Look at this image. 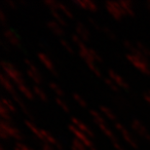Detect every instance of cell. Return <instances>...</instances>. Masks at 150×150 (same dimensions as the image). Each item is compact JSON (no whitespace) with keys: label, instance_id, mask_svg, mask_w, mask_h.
Instances as JSON below:
<instances>
[{"label":"cell","instance_id":"obj_1","mask_svg":"<svg viewBox=\"0 0 150 150\" xmlns=\"http://www.w3.org/2000/svg\"><path fill=\"white\" fill-rule=\"evenodd\" d=\"M1 67L3 69V72L7 76L9 79L16 84V85H20V84H23V78L22 73L18 70V68L12 64L11 62L3 61L1 62Z\"/></svg>","mask_w":150,"mask_h":150},{"label":"cell","instance_id":"obj_2","mask_svg":"<svg viewBox=\"0 0 150 150\" xmlns=\"http://www.w3.org/2000/svg\"><path fill=\"white\" fill-rule=\"evenodd\" d=\"M126 58H127L128 61L130 62L137 70H139L140 72H142L143 74L150 75V67L148 64L147 59H139L136 56L132 55V54H127Z\"/></svg>","mask_w":150,"mask_h":150},{"label":"cell","instance_id":"obj_3","mask_svg":"<svg viewBox=\"0 0 150 150\" xmlns=\"http://www.w3.org/2000/svg\"><path fill=\"white\" fill-rule=\"evenodd\" d=\"M68 130H69L71 133L74 134L75 139H77L78 140H80V142H82L83 144L85 145L89 150H97L95 144L93 143L91 139H90V137L87 136L86 134L82 133V132H81L80 130H78V129L75 127V126H73L72 124L69 125V126H68Z\"/></svg>","mask_w":150,"mask_h":150},{"label":"cell","instance_id":"obj_4","mask_svg":"<svg viewBox=\"0 0 150 150\" xmlns=\"http://www.w3.org/2000/svg\"><path fill=\"white\" fill-rule=\"evenodd\" d=\"M0 130L4 131L8 134L9 137H12V139L18 140V142H20L21 140L23 139V136L22 133L17 128L13 127L9 122L1 120V122H0Z\"/></svg>","mask_w":150,"mask_h":150},{"label":"cell","instance_id":"obj_5","mask_svg":"<svg viewBox=\"0 0 150 150\" xmlns=\"http://www.w3.org/2000/svg\"><path fill=\"white\" fill-rule=\"evenodd\" d=\"M105 9L107 12L111 15L113 19L116 21H120L123 19V17L125 16L124 12L122 10V7L120 5L119 1H107L105 2Z\"/></svg>","mask_w":150,"mask_h":150},{"label":"cell","instance_id":"obj_6","mask_svg":"<svg viewBox=\"0 0 150 150\" xmlns=\"http://www.w3.org/2000/svg\"><path fill=\"white\" fill-rule=\"evenodd\" d=\"M114 127H115L117 130L121 133L123 139H124V140L128 143L129 145L132 146V147L134 148V149L139 148V144H137V142H136V139L133 137V136L131 134L130 132L124 127V125H122L121 123H119V122H115L114 123Z\"/></svg>","mask_w":150,"mask_h":150},{"label":"cell","instance_id":"obj_7","mask_svg":"<svg viewBox=\"0 0 150 150\" xmlns=\"http://www.w3.org/2000/svg\"><path fill=\"white\" fill-rule=\"evenodd\" d=\"M3 36L6 39V41L10 45H12L13 47H16V48L21 47L20 37L18 36V34L12 28H5L4 32H3Z\"/></svg>","mask_w":150,"mask_h":150},{"label":"cell","instance_id":"obj_8","mask_svg":"<svg viewBox=\"0 0 150 150\" xmlns=\"http://www.w3.org/2000/svg\"><path fill=\"white\" fill-rule=\"evenodd\" d=\"M37 57H38V59H39V61H40L42 64H43L44 67H46L51 73L54 74V75H56V76H58V72H57V70H56L55 65H54L52 59H51L49 57H48V55H46V54L43 53V52H39L37 54Z\"/></svg>","mask_w":150,"mask_h":150},{"label":"cell","instance_id":"obj_9","mask_svg":"<svg viewBox=\"0 0 150 150\" xmlns=\"http://www.w3.org/2000/svg\"><path fill=\"white\" fill-rule=\"evenodd\" d=\"M72 3L83 10H88L91 12L98 11V4L91 0H72Z\"/></svg>","mask_w":150,"mask_h":150},{"label":"cell","instance_id":"obj_10","mask_svg":"<svg viewBox=\"0 0 150 150\" xmlns=\"http://www.w3.org/2000/svg\"><path fill=\"white\" fill-rule=\"evenodd\" d=\"M107 73H108V77L117 84V86H118L119 88H123L126 90L130 89V86H129V84L125 81L124 78H123L121 75H119L117 72H115L113 69H108Z\"/></svg>","mask_w":150,"mask_h":150},{"label":"cell","instance_id":"obj_11","mask_svg":"<svg viewBox=\"0 0 150 150\" xmlns=\"http://www.w3.org/2000/svg\"><path fill=\"white\" fill-rule=\"evenodd\" d=\"M131 126L132 128H133V130L137 133L139 134V136H142V137H144L146 139L149 136V132L147 131V129L145 128V126L142 124V122L139 121V120L137 119H134L133 121L131 122Z\"/></svg>","mask_w":150,"mask_h":150},{"label":"cell","instance_id":"obj_12","mask_svg":"<svg viewBox=\"0 0 150 150\" xmlns=\"http://www.w3.org/2000/svg\"><path fill=\"white\" fill-rule=\"evenodd\" d=\"M71 124H72L73 126H75V127H76L78 130H80L82 133L86 134L88 137H95V134L93 133L91 129H90L88 126L85 124V123H83L81 120L76 118V117H72V118H71Z\"/></svg>","mask_w":150,"mask_h":150},{"label":"cell","instance_id":"obj_13","mask_svg":"<svg viewBox=\"0 0 150 150\" xmlns=\"http://www.w3.org/2000/svg\"><path fill=\"white\" fill-rule=\"evenodd\" d=\"M11 97L12 98H13V100H14V103H16V104H18V106L20 107L21 109H22V111L25 114V115H28V119L30 120V121H33L34 120V117L31 115V113L29 112V110L28 108V106H26V104L23 103V100L21 98V97L19 95L17 94V93H15V94L13 95H11Z\"/></svg>","mask_w":150,"mask_h":150},{"label":"cell","instance_id":"obj_14","mask_svg":"<svg viewBox=\"0 0 150 150\" xmlns=\"http://www.w3.org/2000/svg\"><path fill=\"white\" fill-rule=\"evenodd\" d=\"M75 32L83 41H89L90 39V32L87 29V28L83 25L82 23H77L75 25Z\"/></svg>","mask_w":150,"mask_h":150},{"label":"cell","instance_id":"obj_15","mask_svg":"<svg viewBox=\"0 0 150 150\" xmlns=\"http://www.w3.org/2000/svg\"><path fill=\"white\" fill-rule=\"evenodd\" d=\"M25 125L28 128V130L30 131L31 133L37 137V139H40L41 142H44L43 136H42V132H41L42 129H39L33 122L30 121V120H25Z\"/></svg>","mask_w":150,"mask_h":150},{"label":"cell","instance_id":"obj_16","mask_svg":"<svg viewBox=\"0 0 150 150\" xmlns=\"http://www.w3.org/2000/svg\"><path fill=\"white\" fill-rule=\"evenodd\" d=\"M46 25L48 26V28H49L54 34L58 35V36H62V35L64 34V28H62V26L61 25H59V23L55 22L54 20L48 21L46 23Z\"/></svg>","mask_w":150,"mask_h":150},{"label":"cell","instance_id":"obj_17","mask_svg":"<svg viewBox=\"0 0 150 150\" xmlns=\"http://www.w3.org/2000/svg\"><path fill=\"white\" fill-rule=\"evenodd\" d=\"M120 5L122 7V10L124 12L125 16H129V17H134L136 13L134 11L133 8V2L129 1V0H122V1H119Z\"/></svg>","mask_w":150,"mask_h":150},{"label":"cell","instance_id":"obj_18","mask_svg":"<svg viewBox=\"0 0 150 150\" xmlns=\"http://www.w3.org/2000/svg\"><path fill=\"white\" fill-rule=\"evenodd\" d=\"M0 80H1V84H2L3 88H4L6 91L8 92V94L13 95V94L16 93L13 84H12V82H11V80L9 79V78L6 76L4 73L0 74Z\"/></svg>","mask_w":150,"mask_h":150},{"label":"cell","instance_id":"obj_19","mask_svg":"<svg viewBox=\"0 0 150 150\" xmlns=\"http://www.w3.org/2000/svg\"><path fill=\"white\" fill-rule=\"evenodd\" d=\"M17 88L21 92V94H22L25 98H28V100H34V93L31 92V90L29 89L28 86H25V83L18 85Z\"/></svg>","mask_w":150,"mask_h":150},{"label":"cell","instance_id":"obj_20","mask_svg":"<svg viewBox=\"0 0 150 150\" xmlns=\"http://www.w3.org/2000/svg\"><path fill=\"white\" fill-rule=\"evenodd\" d=\"M98 128H100V130L103 132V133L105 134V136L108 137V139L111 140V142H118V139L115 137V134H113V132L110 130V129L107 127L106 124H98L97 125Z\"/></svg>","mask_w":150,"mask_h":150},{"label":"cell","instance_id":"obj_21","mask_svg":"<svg viewBox=\"0 0 150 150\" xmlns=\"http://www.w3.org/2000/svg\"><path fill=\"white\" fill-rule=\"evenodd\" d=\"M51 15H52L54 21L58 23L59 25H61L62 26H67V21H65L64 16H62V14L59 10H52L51 11Z\"/></svg>","mask_w":150,"mask_h":150},{"label":"cell","instance_id":"obj_22","mask_svg":"<svg viewBox=\"0 0 150 150\" xmlns=\"http://www.w3.org/2000/svg\"><path fill=\"white\" fill-rule=\"evenodd\" d=\"M32 90H33L34 95L36 96L37 98H39V100L42 101H48V97L47 94L45 93L43 89H41L38 85H34L32 86Z\"/></svg>","mask_w":150,"mask_h":150},{"label":"cell","instance_id":"obj_23","mask_svg":"<svg viewBox=\"0 0 150 150\" xmlns=\"http://www.w3.org/2000/svg\"><path fill=\"white\" fill-rule=\"evenodd\" d=\"M59 11L61 12L62 15H64L65 17L69 18V19H73L74 18L73 13H72V11L70 10V8H68L67 5L62 2L59 3Z\"/></svg>","mask_w":150,"mask_h":150},{"label":"cell","instance_id":"obj_24","mask_svg":"<svg viewBox=\"0 0 150 150\" xmlns=\"http://www.w3.org/2000/svg\"><path fill=\"white\" fill-rule=\"evenodd\" d=\"M90 114H91V116L93 117V120H94V123L96 125L105 124V120H104L103 117L101 116L100 114V112H98L97 110L91 109V110H90Z\"/></svg>","mask_w":150,"mask_h":150},{"label":"cell","instance_id":"obj_25","mask_svg":"<svg viewBox=\"0 0 150 150\" xmlns=\"http://www.w3.org/2000/svg\"><path fill=\"white\" fill-rule=\"evenodd\" d=\"M26 74H28V76L35 83V85H40V84H42V82H43L40 73H35L33 71L28 69L26 70Z\"/></svg>","mask_w":150,"mask_h":150},{"label":"cell","instance_id":"obj_26","mask_svg":"<svg viewBox=\"0 0 150 150\" xmlns=\"http://www.w3.org/2000/svg\"><path fill=\"white\" fill-rule=\"evenodd\" d=\"M49 87H50V89L52 90V91L57 95V97H58V98H62V97H64V90H62V89L61 88V87H59L57 83H55V82H50V83H49Z\"/></svg>","mask_w":150,"mask_h":150},{"label":"cell","instance_id":"obj_27","mask_svg":"<svg viewBox=\"0 0 150 150\" xmlns=\"http://www.w3.org/2000/svg\"><path fill=\"white\" fill-rule=\"evenodd\" d=\"M100 110L103 113V115L105 117H107L109 120H111V121H116V119H117L116 115L108 108V107H106L104 105H100Z\"/></svg>","mask_w":150,"mask_h":150},{"label":"cell","instance_id":"obj_28","mask_svg":"<svg viewBox=\"0 0 150 150\" xmlns=\"http://www.w3.org/2000/svg\"><path fill=\"white\" fill-rule=\"evenodd\" d=\"M1 104H2V105L4 106V107H6V108H7L10 112L16 113L17 109H16V107H15L14 103H12L11 100H9L8 98H1Z\"/></svg>","mask_w":150,"mask_h":150},{"label":"cell","instance_id":"obj_29","mask_svg":"<svg viewBox=\"0 0 150 150\" xmlns=\"http://www.w3.org/2000/svg\"><path fill=\"white\" fill-rule=\"evenodd\" d=\"M86 64L88 65V67L90 68V69H91V71L96 75V76L101 77V71H100V68H98V67L97 65V64H96V62H86Z\"/></svg>","mask_w":150,"mask_h":150},{"label":"cell","instance_id":"obj_30","mask_svg":"<svg viewBox=\"0 0 150 150\" xmlns=\"http://www.w3.org/2000/svg\"><path fill=\"white\" fill-rule=\"evenodd\" d=\"M136 46H137V49L139 50V52L142 53L143 55H144L146 58L148 59V57H150V50L148 49V48L146 47L144 44L142 43V42H139V41L136 42Z\"/></svg>","mask_w":150,"mask_h":150},{"label":"cell","instance_id":"obj_31","mask_svg":"<svg viewBox=\"0 0 150 150\" xmlns=\"http://www.w3.org/2000/svg\"><path fill=\"white\" fill-rule=\"evenodd\" d=\"M0 116H1V118L3 121H6V122H9L11 121V116H10V111L4 107L1 104L0 105Z\"/></svg>","mask_w":150,"mask_h":150},{"label":"cell","instance_id":"obj_32","mask_svg":"<svg viewBox=\"0 0 150 150\" xmlns=\"http://www.w3.org/2000/svg\"><path fill=\"white\" fill-rule=\"evenodd\" d=\"M71 149L72 150H88V148L77 139H73L72 142H71Z\"/></svg>","mask_w":150,"mask_h":150},{"label":"cell","instance_id":"obj_33","mask_svg":"<svg viewBox=\"0 0 150 150\" xmlns=\"http://www.w3.org/2000/svg\"><path fill=\"white\" fill-rule=\"evenodd\" d=\"M55 101H56V103L58 104V105L61 107V108L64 110V111L65 113H69L70 112V109H69V107H68V105L67 103H64V100H62V98H58V97H56L55 98Z\"/></svg>","mask_w":150,"mask_h":150},{"label":"cell","instance_id":"obj_34","mask_svg":"<svg viewBox=\"0 0 150 150\" xmlns=\"http://www.w3.org/2000/svg\"><path fill=\"white\" fill-rule=\"evenodd\" d=\"M104 83L106 84L107 86L109 87L110 89L112 90L113 92H117V93H119V87L117 86V84L114 82V81L112 79H110L109 77H105L104 78Z\"/></svg>","mask_w":150,"mask_h":150},{"label":"cell","instance_id":"obj_35","mask_svg":"<svg viewBox=\"0 0 150 150\" xmlns=\"http://www.w3.org/2000/svg\"><path fill=\"white\" fill-rule=\"evenodd\" d=\"M59 3L57 0H44V4L50 9V11L59 10Z\"/></svg>","mask_w":150,"mask_h":150},{"label":"cell","instance_id":"obj_36","mask_svg":"<svg viewBox=\"0 0 150 150\" xmlns=\"http://www.w3.org/2000/svg\"><path fill=\"white\" fill-rule=\"evenodd\" d=\"M72 97L74 98V100L76 101V103L79 104V105L81 107H83V108H86L87 106H88V104H87L86 103V100H84V98L81 97L80 95H78L77 93H73V95H72Z\"/></svg>","mask_w":150,"mask_h":150},{"label":"cell","instance_id":"obj_37","mask_svg":"<svg viewBox=\"0 0 150 150\" xmlns=\"http://www.w3.org/2000/svg\"><path fill=\"white\" fill-rule=\"evenodd\" d=\"M101 31H103V33L105 34L109 39H111V40H116V34L112 31L111 28H107V26H103V29H101Z\"/></svg>","mask_w":150,"mask_h":150},{"label":"cell","instance_id":"obj_38","mask_svg":"<svg viewBox=\"0 0 150 150\" xmlns=\"http://www.w3.org/2000/svg\"><path fill=\"white\" fill-rule=\"evenodd\" d=\"M23 62H25V65L28 67V69L31 70V71H33V72H35V73H40V71H39V69L37 68V67H36V65H35L32 62H30V61H29V59H23Z\"/></svg>","mask_w":150,"mask_h":150},{"label":"cell","instance_id":"obj_39","mask_svg":"<svg viewBox=\"0 0 150 150\" xmlns=\"http://www.w3.org/2000/svg\"><path fill=\"white\" fill-rule=\"evenodd\" d=\"M59 43H61V45L62 47L64 48L65 50L67 51L68 53H70V54H74V50H73V48L70 46L69 43L67 41V40H64V39H59Z\"/></svg>","mask_w":150,"mask_h":150},{"label":"cell","instance_id":"obj_40","mask_svg":"<svg viewBox=\"0 0 150 150\" xmlns=\"http://www.w3.org/2000/svg\"><path fill=\"white\" fill-rule=\"evenodd\" d=\"M88 21H89L90 25H91L95 29H97V30H98V31H101V29H103V26H100V23H98L95 19H93V18H88Z\"/></svg>","mask_w":150,"mask_h":150},{"label":"cell","instance_id":"obj_41","mask_svg":"<svg viewBox=\"0 0 150 150\" xmlns=\"http://www.w3.org/2000/svg\"><path fill=\"white\" fill-rule=\"evenodd\" d=\"M0 22H1V25L3 26H5L6 25V23H7V18H6V15L4 13V11L2 10H0Z\"/></svg>","mask_w":150,"mask_h":150},{"label":"cell","instance_id":"obj_42","mask_svg":"<svg viewBox=\"0 0 150 150\" xmlns=\"http://www.w3.org/2000/svg\"><path fill=\"white\" fill-rule=\"evenodd\" d=\"M15 146H17V147L20 148L21 150H34V149L29 147V146L23 144V143H22V142H17L16 144H15Z\"/></svg>","mask_w":150,"mask_h":150},{"label":"cell","instance_id":"obj_43","mask_svg":"<svg viewBox=\"0 0 150 150\" xmlns=\"http://www.w3.org/2000/svg\"><path fill=\"white\" fill-rule=\"evenodd\" d=\"M5 3H6V5L8 6V8L17 9V4H16V2H15L14 0H6Z\"/></svg>","mask_w":150,"mask_h":150},{"label":"cell","instance_id":"obj_44","mask_svg":"<svg viewBox=\"0 0 150 150\" xmlns=\"http://www.w3.org/2000/svg\"><path fill=\"white\" fill-rule=\"evenodd\" d=\"M71 39H72V41H73V42H74V43H75V44H76V45H78V44H80V43H81V42H84V41L82 40V39H81V38H80L79 36H78V35H77L76 33L71 35Z\"/></svg>","mask_w":150,"mask_h":150},{"label":"cell","instance_id":"obj_45","mask_svg":"<svg viewBox=\"0 0 150 150\" xmlns=\"http://www.w3.org/2000/svg\"><path fill=\"white\" fill-rule=\"evenodd\" d=\"M41 150H56V149H54V147L52 145H50V144H48V143L44 142L43 144L41 145Z\"/></svg>","mask_w":150,"mask_h":150},{"label":"cell","instance_id":"obj_46","mask_svg":"<svg viewBox=\"0 0 150 150\" xmlns=\"http://www.w3.org/2000/svg\"><path fill=\"white\" fill-rule=\"evenodd\" d=\"M0 137H1V139L3 140H6V139H9L10 137H8V134L5 133L4 131H2V130H0Z\"/></svg>","mask_w":150,"mask_h":150},{"label":"cell","instance_id":"obj_47","mask_svg":"<svg viewBox=\"0 0 150 150\" xmlns=\"http://www.w3.org/2000/svg\"><path fill=\"white\" fill-rule=\"evenodd\" d=\"M143 98H144V100L150 105V95L148 94V92H146L143 94Z\"/></svg>","mask_w":150,"mask_h":150},{"label":"cell","instance_id":"obj_48","mask_svg":"<svg viewBox=\"0 0 150 150\" xmlns=\"http://www.w3.org/2000/svg\"><path fill=\"white\" fill-rule=\"evenodd\" d=\"M20 3H21V4H23V5H26V4H25V1H23V0H21Z\"/></svg>","mask_w":150,"mask_h":150},{"label":"cell","instance_id":"obj_49","mask_svg":"<svg viewBox=\"0 0 150 150\" xmlns=\"http://www.w3.org/2000/svg\"><path fill=\"white\" fill-rule=\"evenodd\" d=\"M14 150H21L20 148H18L17 146H14Z\"/></svg>","mask_w":150,"mask_h":150},{"label":"cell","instance_id":"obj_50","mask_svg":"<svg viewBox=\"0 0 150 150\" xmlns=\"http://www.w3.org/2000/svg\"><path fill=\"white\" fill-rule=\"evenodd\" d=\"M146 5H147V7H149L148 9H149V10H150V1H149V2H148V3H147V4H146Z\"/></svg>","mask_w":150,"mask_h":150},{"label":"cell","instance_id":"obj_51","mask_svg":"<svg viewBox=\"0 0 150 150\" xmlns=\"http://www.w3.org/2000/svg\"><path fill=\"white\" fill-rule=\"evenodd\" d=\"M0 150H6V149L3 147V146H1V147H0Z\"/></svg>","mask_w":150,"mask_h":150},{"label":"cell","instance_id":"obj_52","mask_svg":"<svg viewBox=\"0 0 150 150\" xmlns=\"http://www.w3.org/2000/svg\"><path fill=\"white\" fill-rule=\"evenodd\" d=\"M148 94L150 95V90H149V91H148Z\"/></svg>","mask_w":150,"mask_h":150}]
</instances>
